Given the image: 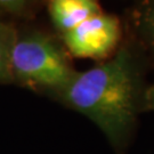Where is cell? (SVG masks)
Instances as JSON below:
<instances>
[{
    "instance_id": "obj_3",
    "label": "cell",
    "mask_w": 154,
    "mask_h": 154,
    "mask_svg": "<svg viewBox=\"0 0 154 154\" xmlns=\"http://www.w3.org/2000/svg\"><path fill=\"white\" fill-rule=\"evenodd\" d=\"M121 37L120 20L104 11L62 34L63 42L72 56L94 60H106L113 55Z\"/></svg>"
},
{
    "instance_id": "obj_6",
    "label": "cell",
    "mask_w": 154,
    "mask_h": 154,
    "mask_svg": "<svg viewBox=\"0 0 154 154\" xmlns=\"http://www.w3.org/2000/svg\"><path fill=\"white\" fill-rule=\"evenodd\" d=\"M137 32L154 49V0H146L138 7L134 15Z\"/></svg>"
},
{
    "instance_id": "obj_4",
    "label": "cell",
    "mask_w": 154,
    "mask_h": 154,
    "mask_svg": "<svg viewBox=\"0 0 154 154\" xmlns=\"http://www.w3.org/2000/svg\"><path fill=\"white\" fill-rule=\"evenodd\" d=\"M48 8L61 34L103 11L98 0H48Z\"/></svg>"
},
{
    "instance_id": "obj_1",
    "label": "cell",
    "mask_w": 154,
    "mask_h": 154,
    "mask_svg": "<svg viewBox=\"0 0 154 154\" xmlns=\"http://www.w3.org/2000/svg\"><path fill=\"white\" fill-rule=\"evenodd\" d=\"M58 95L93 120L111 140H119L131 125L137 103V69L130 51L120 49L109 61L75 73Z\"/></svg>"
},
{
    "instance_id": "obj_2",
    "label": "cell",
    "mask_w": 154,
    "mask_h": 154,
    "mask_svg": "<svg viewBox=\"0 0 154 154\" xmlns=\"http://www.w3.org/2000/svg\"><path fill=\"white\" fill-rule=\"evenodd\" d=\"M11 67L13 79L23 86L58 94L77 73L63 48L42 33L16 38L11 49Z\"/></svg>"
},
{
    "instance_id": "obj_8",
    "label": "cell",
    "mask_w": 154,
    "mask_h": 154,
    "mask_svg": "<svg viewBox=\"0 0 154 154\" xmlns=\"http://www.w3.org/2000/svg\"><path fill=\"white\" fill-rule=\"evenodd\" d=\"M151 98H152V103H153V105H154V88H153V90H152V94H151Z\"/></svg>"
},
{
    "instance_id": "obj_7",
    "label": "cell",
    "mask_w": 154,
    "mask_h": 154,
    "mask_svg": "<svg viewBox=\"0 0 154 154\" xmlns=\"http://www.w3.org/2000/svg\"><path fill=\"white\" fill-rule=\"evenodd\" d=\"M35 2L37 0H0V8L16 15H25Z\"/></svg>"
},
{
    "instance_id": "obj_5",
    "label": "cell",
    "mask_w": 154,
    "mask_h": 154,
    "mask_svg": "<svg viewBox=\"0 0 154 154\" xmlns=\"http://www.w3.org/2000/svg\"><path fill=\"white\" fill-rule=\"evenodd\" d=\"M16 38L15 31L9 25L0 22V82L14 81L11 67V55Z\"/></svg>"
}]
</instances>
